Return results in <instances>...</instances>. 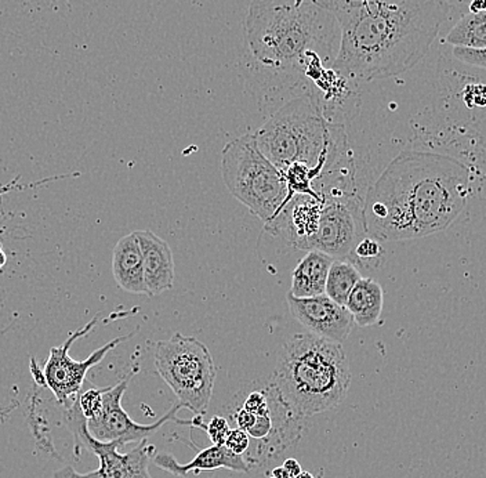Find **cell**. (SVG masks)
Returning a JSON list of instances; mask_svg holds the SVG:
<instances>
[{"instance_id":"1","label":"cell","mask_w":486,"mask_h":478,"mask_svg":"<svg viewBox=\"0 0 486 478\" xmlns=\"http://www.w3.org/2000/svg\"><path fill=\"white\" fill-rule=\"evenodd\" d=\"M340 28L332 69L351 82L404 74L454 12L448 0H326Z\"/></svg>"},{"instance_id":"2","label":"cell","mask_w":486,"mask_h":478,"mask_svg":"<svg viewBox=\"0 0 486 478\" xmlns=\"http://www.w3.org/2000/svg\"><path fill=\"white\" fill-rule=\"evenodd\" d=\"M469 197L470 169L464 163L402 151L366 192V234L379 243L433 235L457 219Z\"/></svg>"},{"instance_id":"3","label":"cell","mask_w":486,"mask_h":478,"mask_svg":"<svg viewBox=\"0 0 486 478\" xmlns=\"http://www.w3.org/2000/svg\"><path fill=\"white\" fill-rule=\"evenodd\" d=\"M249 57L265 71H300L316 82L339 49L336 17L321 0H253L245 20Z\"/></svg>"},{"instance_id":"4","label":"cell","mask_w":486,"mask_h":478,"mask_svg":"<svg viewBox=\"0 0 486 478\" xmlns=\"http://www.w3.org/2000/svg\"><path fill=\"white\" fill-rule=\"evenodd\" d=\"M254 137L262 154L280 171L292 165L307 166L316 178L314 186L345 166L344 124L329 121L313 93L280 106Z\"/></svg>"},{"instance_id":"5","label":"cell","mask_w":486,"mask_h":478,"mask_svg":"<svg viewBox=\"0 0 486 478\" xmlns=\"http://www.w3.org/2000/svg\"><path fill=\"white\" fill-rule=\"evenodd\" d=\"M271 383L301 418L337 407L351 384L350 363L340 343L316 335H295L278 354Z\"/></svg>"},{"instance_id":"6","label":"cell","mask_w":486,"mask_h":478,"mask_svg":"<svg viewBox=\"0 0 486 478\" xmlns=\"http://www.w3.org/2000/svg\"><path fill=\"white\" fill-rule=\"evenodd\" d=\"M221 175L234 198L269 223L288 199L282 171L262 154L254 134L231 140L221 151Z\"/></svg>"},{"instance_id":"7","label":"cell","mask_w":486,"mask_h":478,"mask_svg":"<svg viewBox=\"0 0 486 478\" xmlns=\"http://www.w3.org/2000/svg\"><path fill=\"white\" fill-rule=\"evenodd\" d=\"M153 361L181 409L186 408L195 417H205L215 381V363L206 345L197 337L174 334L155 345Z\"/></svg>"},{"instance_id":"8","label":"cell","mask_w":486,"mask_h":478,"mask_svg":"<svg viewBox=\"0 0 486 478\" xmlns=\"http://www.w3.org/2000/svg\"><path fill=\"white\" fill-rule=\"evenodd\" d=\"M353 173L325 184L318 194L324 199L318 233L313 249L334 260H347L351 251L366 234L363 201L351 188Z\"/></svg>"},{"instance_id":"9","label":"cell","mask_w":486,"mask_h":478,"mask_svg":"<svg viewBox=\"0 0 486 478\" xmlns=\"http://www.w3.org/2000/svg\"><path fill=\"white\" fill-rule=\"evenodd\" d=\"M69 425L74 431L77 441L90 449L100 461V467L95 472L78 473L72 466H65L54 473V478H152L148 470L151 456L155 446H150L147 440L140 441L139 446L127 454H121L122 448L118 441L103 443L96 440L86 427V418L79 407L69 410Z\"/></svg>"},{"instance_id":"10","label":"cell","mask_w":486,"mask_h":478,"mask_svg":"<svg viewBox=\"0 0 486 478\" xmlns=\"http://www.w3.org/2000/svg\"><path fill=\"white\" fill-rule=\"evenodd\" d=\"M132 373L122 379L114 387H106L103 393V407L100 412L92 419H86V427L96 440L103 443L118 441L122 446L130 443H140L148 440L153 433H157L166 422L174 420L181 425H188L191 422L179 420L176 418L177 410L181 409L180 405L171 408L165 417L160 418L152 425H140L129 417L126 410L122 407V399L126 391Z\"/></svg>"},{"instance_id":"11","label":"cell","mask_w":486,"mask_h":478,"mask_svg":"<svg viewBox=\"0 0 486 478\" xmlns=\"http://www.w3.org/2000/svg\"><path fill=\"white\" fill-rule=\"evenodd\" d=\"M96 321L97 319H93L90 324L86 325L85 328L74 332L69 339L65 340L64 345L50 350V355H49V360L46 361V365L43 368L44 383L53 391L60 404H69V399L82 390L88 369L100 363L111 350L115 349L119 343L124 342L132 336L129 335V336L116 337L113 342L103 345L101 349L96 350L85 361L72 360L69 357V347H71L72 343L92 331Z\"/></svg>"},{"instance_id":"12","label":"cell","mask_w":486,"mask_h":478,"mask_svg":"<svg viewBox=\"0 0 486 478\" xmlns=\"http://www.w3.org/2000/svg\"><path fill=\"white\" fill-rule=\"evenodd\" d=\"M324 199L296 195L282 207L277 217L265 223L264 233L293 251H311L318 233Z\"/></svg>"},{"instance_id":"13","label":"cell","mask_w":486,"mask_h":478,"mask_svg":"<svg viewBox=\"0 0 486 478\" xmlns=\"http://www.w3.org/2000/svg\"><path fill=\"white\" fill-rule=\"evenodd\" d=\"M286 300L292 316L309 334L340 345L350 336L355 324L353 316L344 306L326 295L295 298L292 293H288Z\"/></svg>"},{"instance_id":"14","label":"cell","mask_w":486,"mask_h":478,"mask_svg":"<svg viewBox=\"0 0 486 478\" xmlns=\"http://www.w3.org/2000/svg\"><path fill=\"white\" fill-rule=\"evenodd\" d=\"M142 249L148 295H162L173 288V252L165 239L150 230L134 231Z\"/></svg>"},{"instance_id":"15","label":"cell","mask_w":486,"mask_h":478,"mask_svg":"<svg viewBox=\"0 0 486 478\" xmlns=\"http://www.w3.org/2000/svg\"><path fill=\"white\" fill-rule=\"evenodd\" d=\"M155 466L170 474L186 477L189 473L213 472L217 469H228L231 472L249 473L251 464L243 456L233 454L225 446H212L204 449L189 464H180L170 454H158L153 456Z\"/></svg>"},{"instance_id":"16","label":"cell","mask_w":486,"mask_h":478,"mask_svg":"<svg viewBox=\"0 0 486 478\" xmlns=\"http://www.w3.org/2000/svg\"><path fill=\"white\" fill-rule=\"evenodd\" d=\"M113 274L119 288L133 295H148L142 249L136 234H127L113 251Z\"/></svg>"},{"instance_id":"17","label":"cell","mask_w":486,"mask_h":478,"mask_svg":"<svg viewBox=\"0 0 486 478\" xmlns=\"http://www.w3.org/2000/svg\"><path fill=\"white\" fill-rule=\"evenodd\" d=\"M334 259L319 251H308L298 262L292 274L289 293L295 298L325 295L327 274Z\"/></svg>"},{"instance_id":"18","label":"cell","mask_w":486,"mask_h":478,"mask_svg":"<svg viewBox=\"0 0 486 478\" xmlns=\"http://www.w3.org/2000/svg\"><path fill=\"white\" fill-rule=\"evenodd\" d=\"M384 292L373 278H361L351 290L344 308L360 326L378 324L383 313Z\"/></svg>"},{"instance_id":"19","label":"cell","mask_w":486,"mask_h":478,"mask_svg":"<svg viewBox=\"0 0 486 478\" xmlns=\"http://www.w3.org/2000/svg\"><path fill=\"white\" fill-rule=\"evenodd\" d=\"M446 41L454 48L482 51L486 49V13L463 15L449 31Z\"/></svg>"},{"instance_id":"20","label":"cell","mask_w":486,"mask_h":478,"mask_svg":"<svg viewBox=\"0 0 486 478\" xmlns=\"http://www.w3.org/2000/svg\"><path fill=\"white\" fill-rule=\"evenodd\" d=\"M362 278L360 270L348 260H334L327 274L325 295L340 306H345L351 290Z\"/></svg>"},{"instance_id":"21","label":"cell","mask_w":486,"mask_h":478,"mask_svg":"<svg viewBox=\"0 0 486 478\" xmlns=\"http://www.w3.org/2000/svg\"><path fill=\"white\" fill-rule=\"evenodd\" d=\"M383 246L378 239L366 235L351 251L347 260L360 271H363V270L376 269L379 266V262L383 259Z\"/></svg>"},{"instance_id":"22","label":"cell","mask_w":486,"mask_h":478,"mask_svg":"<svg viewBox=\"0 0 486 478\" xmlns=\"http://www.w3.org/2000/svg\"><path fill=\"white\" fill-rule=\"evenodd\" d=\"M105 389H92L82 394V397L78 402L80 412L86 419H92L96 415L100 412L101 407H103V393Z\"/></svg>"},{"instance_id":"23","label":"cell","mask_w":486,"mask_h":478,"mask_svg":"<svg viewBox=\"0 0 486 478\" xmlns=\"http://www.w3.org/2000/svg\"><path fill=\"white\" fill-rule=\"evenodd\" d=\"M205 430H206L213 446H225V438L231 431V426L225 417H213L210 422L205 426Z\"/></svg>"},{"instance_id":"24","label":"cell","mask_w":486,"mask_h":478,"mask_svg":"<svg viewBox=\"0 0 486 478\" xmlns=\"http://www.w3.org/2000/svg\"><path fill=\"white\" fill-rule=\"evenodd\" d=\"M225 446L233 454L243 456L251 446V437L242 428H231L230 434L225 438Z\"/></svg>"},{"instance_id":"25","label":"cell","mask_w":486,"mask_h":478,"mask_svg":"<svg viewBox=\"0 0 486 478\" xmlns=\"http://www.w3.org/2000/svg\"><path fill=\"white\" fill-rule=\"evenodd\" d=\"M454 57L457 61L486 69V49L472 51V49L454 48Z\"/></svg>"},{"instance_id":"26","label":"cell","mask_w":486,"mask_h":478,"mask_svg":"<svg viewBox=\"0 0 486 478\" xmlns=\"http://www.w3.org/2000/svg\"><path fill=\"white\" fill-rule=\"evenodd\" d=\"M464 100L470 108L472 106H486V87L485 86H469L464 90Z\"/></svg>"},{"instance_id":"27","label":"cell","mask_w":486,"mask_h":478,"mask_svg":"<svg viewBox=\"0 0 486 478\" xmlns=\"http://www.w3.org/2000/svg\"><path fill=\"white\" fill-rule=\"evenodd\" d=\"M283 469L286 470V473H288L290 478H296L303 472L300 464L296 459H286L285 464H283Z\"/></svg>"},{"instance_id":"28","label":"cell","mask_w":486,"mask_h":478,"mask_svg":"<svg viewBox=\"0 0 486 478\" xmlns=\"http://www.w3.org/2000/svg\"><path fill=\"white\" fill-rule=\"evenodd\" d=\"M31 371H32V376L36 383L41 384V386H46V383H44L43 369L39 368L35 358L31 360Z\"/></svg>"},{"instance_id":"29","label":"cell","mask_w":486,"mask_h":478,"mask_svg":"<svg viewBox=\"0 0 486 478\" xmlns=\"http://www.w3.org/2000/svg\"><path fill=\"white\" fill-rule=\"evenodd\" d=\"M470 13H486V0H472Z\"/></svg>"},{"instance_id":"30","label":"cell","mask_w":486,"mask_h":478,"mask_svg":"<svg viewBox=\"0 0 486 478\" xmlns=\"http://www.w3.org/2000/svg\"><path fill=\"white\" fill-rule=\"evenodd\" d=\"M272 477H274V478H290L289 475H288V473H286V470L283 469V466L275 467V469L272 470Z\"/></svg>"},{"instance_id":"31","label":"cell","mask_w":486,"mask_h":478,"mask_svg":"<svg viewBox=\"0 0 486 478\" xmlns=\"http://www.w3.org/2000/svg\"><path fill=\"white\" fill-rule=\"evenodd\" d=\"M6 264V254L2 251V246H0V269Z\"/></svg>"},{"instance_id":"32","label":"cell","mask_w":486,"mask_h":478,"mask_svg":"<svg viewBox=\"0 0 486 478\" xmlns=\"http://www.w3.org/2000/svg\"><path fill=\"white\" fill-rule=\"evenodd\" d=\"M296 478H316V477H314V475L311 474V473L301 472L300 474H298V477Z\"/></svg>"},{"instance_id":"33","label":"cell","mask_w":486,"mask_h":478,"mask_svg":"<svg viewBox=\"0 0 486 478\" xmlns=\"http://www.w3.org/2000/svg\"><path fill=\"white\" fill-rule=\"evenodd\" d=\"M271 478H274V477H271Z\"/></svg>"}]
</instances>
